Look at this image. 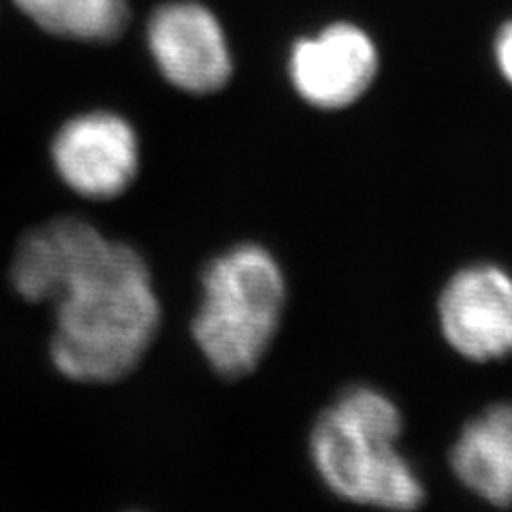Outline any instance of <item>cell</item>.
Returning a JSON list of instances; mask_svg holds the SVG:
<instances>
[{
	"instance_id": "1",
	"label": "cell",
	"mask_w": 512,
	"mask_h": 512,
	"mask_svg": "<svg viewBox=\"0 0 512 512\" xmlns=\"http://www.w3.org/2000/svg\"><path fill=\"white\" fill-rule=\"evenodd\" d=\"M50 303L56 318L52 359L75 382L107 384L131 374L160 325L143 256L103 233L79 254Z\"/></svg>"
},
{
	"instance_id": "6",
	"label": "cell",
	"mask_w": 512,
	"mask_h": 512,
	"mask_svg": "<svg viewBox=\"0 0 512 512\" xmlns=\"http://www.w3.org/2000/svg\"><path fill=\"white\" fill-rule=\"evenodd\" d=\"M150 52L167 82L190 94H212L233 73L227 37L216 15L192 0L158 7L148 26Z\"/></svg>"
},
{
	"instance_id": "2",
	"label": "cell",
	"mask_w": 512,
	"mask_h": 512,
	"mask_svg": "<svg viewBox=\"0 0 512 512\" xmlns=\"http://www.w3.org/2000/svg\"><path fill=\"white\" fill-rule=\"evenodd\" d=\"M402 412L372 387H352L318 416L310 438L314 468L331 493L387 512H412L425 487L399 451Z\"/></svg>"
},
{
	"instance_id": "8",
	"label": "cell",
	"mask_w": 512,
	"mask_h": 512,
	"mask_svg": "<svg viewBox=\"0 0 512 512\" xmlns=\"http://www.w3.org/2000/svg\"><path fill=\"white\" fill-rule=\"evenodd\" d=\"M455 476L491 506H512V404H495L461 429L453 446Z\"/></svg>"
},
{
	"instance_id": "7",
	"label": "cell",
	"mask_w": 512,
	"mask_h": 512,
	"mask_svg": "<svg viewBox=\"0 0 512 512\" xmlns=\"http://www.w3.org/2000/svg\"><path fill=\"white\" fill-rule=\"evenodd\" d=\"M378 71L374 41L352 24H333L293 47L291 79L303 101L342 109L370 88Z\"/></svg>"
},
{
	"instance_id": "3",
	"label": "cell",
	"mask_w": 512,
	"mask_h": 512,
	"mask_svg": "<svg viewBox=\"0 0 512 512\" xmlns=\"http://www.w3.org/2000/svg\"><path fill=\"white\" fill-rule=\"evenodd\" d=\"M286 306V282L274 254L242 244L218 254L201 278L192 338L212 370L248 376L274 342Z\"/></svg>"
},
{
	"instance_id": "10",
	"label": "cell",
	"mask_w": 512,
	"mask_h": 512,
	"mask_svg": "<svg viewBox=\"0 0 512 512\" xmlns=\"http://www.w3.org/2000/svg\"><path fill=\"white\" fill-rule=\"evenodd\" d=\"M495 62H498V69L506 82L512 86V22H508L495 39Z\"/></svg>"
},
{
	"instance_id": "4",
	"label": "cell",
	"mask_w": 512,
	"mask_h": 512,
	"mask_svg": "<svg viewBox=\"0 0 512 512\" xmlns=\"http://www.w3.org/2000/svg\"><path fill=\"white\" fill-rule=\"evenodd\" d=\"M444 340L476 363L512 355V274L493 263L459 269L438 301Z\"/></svg>"
},
{
	"instance_id": "9",
	"label": "cell",
	"mask_w": 512,
	"mask_h": 512,
	"mask_svg": "<svg viewBox=\"0 0 512 512\" xmlns=\"http://www.w3.org/2000/svg\"><path fill=\"white\" fill-rule=\"evenodd\" d=\"M26 18L56 37L107 43L122 37L128 0H13Z\"/></svg>"
},
{
	"instance_id": "5",
	"label": "cell",
	"mask_w": 512,
	"mask_h": 512,
	"mask_svg": "<svg viewBox=\"0 0 512 512\" xmlns=\"http://www.w3.org/2000/svg\"><path fill=\"white\" fill-rule=\"evenodd\" d=\"M52 160L62 182L86 199H116L139 171L135 128L109 111H94L64 124L54 143Z\"/></svg>"
}]
</instances>
